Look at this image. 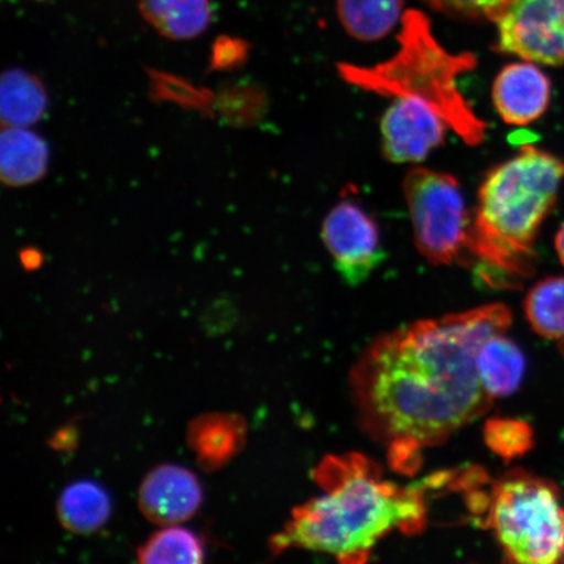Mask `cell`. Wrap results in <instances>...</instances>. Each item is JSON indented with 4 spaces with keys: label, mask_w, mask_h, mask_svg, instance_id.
I'll return each mask as SVG.
<instances>
[{
    "label": "cell",
    "mask_w": 564,
    "mask_h": 564,
    "mask_svg": "<svg viewBox=\"0 0 564 564\" xmlns=\"http://www.w3.org/2000/svg\"><path fill=\"white\" fill-rule=\"evenodd\" d=\"M76 441L75 432L73 429H63L59 433H56L52 446L55 449H67L74 447Z\"/></svg>",
    "instance_id": "24"
},
{
    "label": "cell",
    "mask_w": 564,
    "mask_h": 564,
    "mask_svg": "<svg viewBox=\"0 0 564 564\" xmlns=\"http://www.w3.org/2000/svg\"><path fill=\"white\" fill-rule=\"evenodd\" d=\"M247 438V423L235 413H206L189 422L187 443L203 470L214 471L241 453Z\"/></svg>",
    "instance_id": "12"
},
{
    "label": "cell",
    "mask_w": 564,
    "mask_h": 564,
    "mask_svg": "<svg viewBox=\"0 0 564 564\" xmlns=\"http://www.w3.org/2000/svg\"><path fill=\"white\" fill-rule=\"evenodd\" d=\"M203 502L199 479L192 470L174 464L152 469L141 482L138 505L152 523L169 527L192 519Z\"/></svg>",
    "instance_id": "10"
},
{
    "label": "cell",
    "mask_w": 564,
    "mask_h": 564,
    "mask_svg": "<svg viewBox=\"0 0 564 564\" xmlns=\"http://www.w3.org/2000/svg\"><path fill=\"white\" fill-rule=\"evenodd\" d=\"M48 148L45 140L26 127H4L0 139V175L4 185H32L46 174Z\"/></svg>",
    "instance_id": "13"
},
{
    "label": "cell",
    "mask_w": 564,
    "mask_h": 564,
    "mask_svg": "<svg viewBox=\"0 0 564 564\" xmlns=\"http://www.w3.org/2000/svg\"><path fill=\"white\" fill-rule=\"evenodd\" d=\"M111 503L102 486L77 481L63 490L56 503V513L63 528L75 534H90L108 521Z\"/></svg>",
    "instance_id": "16"
},
{
    "label": "cell",
    "mask_w": 564,
    "mask_h": 564,
    "mask_svg": "<svg viewBox=\"0 0 564 564\" xmlns=\"http://www.w3.org/2000/svg\"><path fill=\"white\" fill-rule=\"evenodd\" d=\"M475 54H453L434 37L425 13L408 10L401 18L399 51L372 67L340 63L338 75L351 86L372 94L413 97L432 106L465 144L485 140L488 123L478 118L457 88V77L475 69Z\"/></svg>",
    "instance_id": "4"
},
{
    "label": "cell",
    "mask_w": 564,
    "mask_h": 564,
    "mask_svg": "<svg viewBox=\"0 0 564 564\" xmlns=\"http://www.w3.org/2000/svg\"><path fill=\"white\" fill-rule=\"evenodd\" d=\"M138 561L143 564L202 563L204 561L203 542L186 528L164 527L139 547Z\"/></svg>",
    "instance_id": "20"
},
{
    "label": "cell",
    "mask_w": 564,
    "mask_h": 564,
    "mask_svg": "<svg viewBox=\"0 0 564 564\" xmlns=\"http://www.w3.org/2000/svg\"><path fill=\"white\" fill-rule=\"evenodd\" d=\"M422 2L448 17L497 23L512 0H422Z\"/></svg>",
    "instance_id": "22"
},
{
    "label": "cell",
    "mask_w": 564,
    "mask_h": 564,
    "mask_svg": "<svg viewBox=\"0 0 564 564\" xmlns=\"http://www.w3.org/2000/svg\"><path fill=\"white\" fill-rule=\"evenodd\" d=\"M249 54V45L245 41L231 37L217 39L212 53V67L231 69L243 65Z\"/></svg>",
    "instance_id": "23"
},
{
    "label": "cell",
    "mask_w": 564,
    "mask_h": 564,
    "mask_svg": "<svg viewBox=\"0 0 564 564\" xmlns=\"http://www.w3.org/2000/svg\"><path fill=\"white\" fill-rule=\"evenodd\" d=\"M507 560L552 564L564 555V506L553 482L513 470L492 486L488 519Z\"/></svg>",
    "instance_id": "5"
},
{
    "label": "cell",
    "mask_w": 564,
    "mask_h": 564,
    "mask_svg": "<svg viewBox=\"0 0 564 564\" xmlns=\"http://www.w3.org/2000/svg\"><path fill=\"white\" fill-rule=\"evenodd\" d=\"M414 242L430 263H467L471 214L454 175L414 167L404 180Z\"/></svg>",
    "instance_id": "6"
},
{
    "label": "cell",
    "mask_w": 564,
    "mask_h": 564,
    "mask_svg": "<svg viewBox=\"0 0 564 564\" xmlns=\"http://www.w3.org/2000/svg\"><path fill=\"white\" fill-rule=\"evenodd\" d=\"M404 0H337V17L352 39L382 40L403 18Z\"/></svg>",
    "instance_id": "18"
},
{
    "label": "cell",
    "mask_w": 564,
    "mask_h": 564,
    "mask_svg": "<svg viewBox=\"0 0 564 564\" xmlns=\"http://www.w3.org/2000/svg\"><path fill=\"white\" fill-rule=\"evenodd\" d=\"M139 11L148 24L173 41L206 32L214 13L210 0H139Z\"/></svg>",
    "instance_id": "15"
},
{
    "label": "cell",
    "mask_w": 564,
    "mask_h": 564,
    "mask_svg": "<svg viewBox=\"0 0 564 564\" xmlns=\"http://www.w3.org/2000/svg\"><path fill=\"white\" fill-rule=\"evenodd\" d=\"M484 438L494 454L510 462L533 447V430L527 422L513 419H492L486 423Z\"/></svg>",
    "instance_id": "21"
},
{
    "label": "cell",
    "mask_w": 564,
    "mask_h": 564,
    "mask_svg": "<svg viewBox=\"0 0 564 564\" xmlns=\"http://www.w3.org/2000/svg\"><path fill=\"white\" fill-rule=\"evenodd\" d=\"M555 249L558 252L562 264L564 265V224L555 237Z\"/></svg>",
    "instance_id": "26"
},
{
    "label": "cell",
    "mask_w": 564,
    "mask_h": 564,
    "mask_svg": "<svg viewBox=\"0 0 564 564\" xmlns=\"http://www.w3.org/2000/svg\"><path fill=\"white\" fill-rule=\"evenodd\" d=\"M497 25L498 52L541 65H564V0H512Z\"/></svg>",
    "instance_id": "7"
},
{
    "label": "cell",
    "mask_w": 564,
    "mask_h": 564,
    "mask_svg": "<svg viewBox=\"0 0 564 564\" xmlns=\"http://www.w3.org/2000/svg\"><path fill=\"white\" fill-rule=\"evenodd\" d=\"M476 365L479 382L491 399L517 391L527 368L523 351L505 334L492 335L481 345Z\"/></svg>",
    "instance_id": "14"
},
{
    "label": "cell",
    "mask_w": 564,
    "mask_h": 564,
    "mask_svg": "<svg viewBox=\"0 0 564 564\" xmlns=\"http://www.w3.org/2000/svg\"><path fill=\"white\" fill-rule=\"evenodd\" d=\"M314 479L322 492L295 507L292 519L273 535L274 555L303 549L345 564L365 563L388 534L419 533L426 524L421 486L388 481L368 457H327L317 465Z\"/></svg>",
    "instance_id": "2"
},
{
    "label": "cell",
    "mask_w": 564,
    "mask_h": 564,
    "mask_svg": "<svg viewBox=\"0 0 564 564\" xmlns=\"http://www.w3.org/2000/svg\"><path fill=\"white\" fill-rule=\"evenodd\" d=\"M560 348H561V350L563 352V356H564V338H562V340H561Z\"/></svg>",
    "instance_id": "27"
},
{
    "label": "cell",
    "mask_w": 564,
    "mask_h": 564,
    "mask_svg": "<svg viewBox=\"0 0 564 564\" xmlns=\"http://www.w3.org/2000/svg\"><path fill=\"white\" fill-rule=\"evenodd\" d=\"M552 95L549 77L532 62L507 65L492 84L494 108L507 124L527 126L544 116Z\"/></svg>",
    "instance_id": "11"
},
{
    "label": "cell",
    "mask_w": 564,
    "mask_h": 564,
    "mask_svg": "<svg viewBox=\"0 0 564 564\" xmlns=\"http://www.w3.org/2000/svg\"><path fill=\"white\" fill-rule=\"evenodd\" d=\"M322 237L336 271L351 286L368 280L386 258L376 220L352 200H341L328 212Z\"/></svg>",
    "instance_id": "8"
},
{
    "label": "cell",
    "mask_w": 564,
    "mask_h": 564,
    "mask_svg": "<svg viewBox=\"0 0 564 564\" xmlns=\"http://www.w3.org/2000/svg\"><path fill=\"white\" fill-rule=\"evenodd\" d=\"M448 124L432 106L413 97H398L380 123L387 160L420 162L443 144Z\"/></svg>",
    "instance_id": "9"
},
{
    "label": "cell",
    "mask_w": 564,
    "mask_h": 564,
    "mask_svg": "<svg viewBox=\"0 0 564 564\" xmlns=\"http://www.w3.org/2000/svg\"><path fill=\"white\" fill-rule=\"evenodd\" d=\"M509 308L492 303L380 336L350 377L366 433L387 444L391 463L409 471L420 451L436 446L489 411L492 399L477 373V355L492 335L506 334Z\"/></svg>",
    "instance_id": "1"
},
{
    "label": "cell",
    "mask_w": 564,
    "mask_h": 564,
    "mask_svg": "<svg viewBox=\"0 0 564 564\" xmlns=\"http://www.w3.org/2000/svg\"><path fill=\"white\" fill-rule=\"evenodd\" d=\"M41 262L42 258L39 251L24 250L21 253V263H23L26 270H35V268L40 267Z\"/></svg>",
    "instance_id": "25"
},
{
    "label": "cell",
    "mask_w": 564,
    "mask_h": 564,
    "mask_svg": "<svg viewBox=\"0 0 564 564\" xmlns=\"http://www.w3.org/2000/svg\"><path fill=\"white\" fill-rule=\"evenodd\" d=\"M4 127L37 123L47 108V94L37 76L23 69L6 70L0 86Z\"/></svg>",
    "instance_id": "17"
},
{
    "label": "cell",
    "mask_w": 564,
    "mask_h": 564,
    "mask_svg": "<svg viewBox=\"0 0 564 564\" xmlns=\"http://www.w3.org/2000/svg\"><path fill=\"white\" fill-rule=\"evenodd\" d=\"M564 160L532 145L492 167L471 212L467 264L490 286L514 288L533 271V243L552 212Z\"/></svg>",
    "instance_id": "3"
},
{
    "label": "cell",
    "mask_w": 564,
    "mask_h": 564,
    "mask_svg": "<svg viewBox=\"0 0 564 564\" xmlns=\"http://www.w3.org/2000/svg\"><path fill=\"white\" fill-rule=\"evenodd\" d=\"M525 314L542 337L564 338V278H549L531 289L525 299Z\"/></svg>",
    "instance_id": "19"
}]
</instances>
